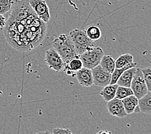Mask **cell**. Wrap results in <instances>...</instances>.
Here are the masks:
<instances>
[{
    "label": "cell",
    "mask_w": 151,
    "mask_h": 134,
    "mask_svg": "<svg viewBox=\"0 0 151 134\" xmlns=\"http://www.w3.org/2000/svg\"><path fill=\"white\" fill-rule=\"evenodd\" d=\"M5 27L9 44L25 52L41 45L47 30L46 23L36 15L28 0H17Z\"/></svg>",
    "instance_id": "6da1fadb"
},
{
    "label": "cell",
    "mask_w": 151,
    "mask_h": 134,
    "mask_svg": "<svg viewBox=\"0 0 151 134\" xmlns=\"http://www.w3.org/2000/svg\"><path fill=\"white\" fill-rule=\"evenodd\" d=\"M53 48L62 57L65 64L75 57H79L70 36L66 34H60L54 39Z\"/></svg>",
    "instance_id": "7a4b0ae2"
},
{
    "label": "cell",
    "mask_w": 151,
    "mask_h": 134,
    "mask_svg": "<svg viewBox=\"0 0 151 134\" xmlns=\"http://www.w3.org/2000/svg\"><path fill=\"white\" fill-rule=\"evenodd\" d=\"M68 35L73 42L78 55L95 46L94 41L89 38L85 30L81 28H75L70 32Z\"/></svg>",
    "instance_id": "3957f363"
},
{
    "label": "cell",
    "mask_w": 151,
    "mask_h": 134,
    "mask_svg": "<svg viewBox=\"0 0 151 134\" xmlns=\"http://www.w3.org/2000/svg\"><path fill=\"white\" fill-rule=\"evenodd\" d=\"M104 55L103 50L100 46H95L79 55L83 67L92 69L100 64V61Z\"/></svg>",
    "instance_id": "277c9868"
},
{
    "label": "cell",
    "mask_w": 151,
    "mask_h": 134,
    "mask_svg": "<svg viewBox=\"0 0 151 134\" xmlns=\"http://www.w3.org/2000/svg\"><path fill=\"white\" fill-rule=\"evenodd\" d=\"M130 88L132 90L133 94L138 99L141 98L149 91L140 68L136 67V70L133 76Z\"/></svg>",
    "instance_id": "5b68a950"
},
{
    "label": "cell",
    "mask_w": 151,
    "mask_h": 134,
    "mask_svg": "<svg viewBox=\"0 0 151 134\" xmlns=\"http://www.w3.org/2000/svg\"><path fill=\"white\" fill-rule=\"evenodd\" d=\"M45 61L50 69L54 70L56 72L63 70L64 67L65 66V63H64L62 57L53 47L46 50Z\"/></svg>",
    "instance_id": "8992f818"
},
{
    "label": "cell",
    "mask_w": 151,
    "mask_h": 134,
    "mask_svg": "<svg viewBox=\"0 0 151 134\" xmlns=\"http://www.w3.org/2000/svg\"><path fill=\"white\" fill-rule=\"evenodd\" d=\"M28 2L36 15L45 23H48L50 20V14L45 0H28Z\"/></svg>",
    "instance_id": "52a82bcc"
},
{
    "label": "cell",
    "mask_w": 151,
    "mask_h": 134,
    "mask_svg": "<svg viewBox=\"0 0 151 134\" xmlns=\"http://www.w3.org/2000/svg\"><path fill=\"white\" fill-rule=\"evenodd\" d=\"M93 84L99 86H105L110 84L111 73L107 72L102 68L100 64L91 69Z\"/></svg>",
    "instance_id": "ba28073f"
},
{
    "label": "cell",
    "mask_w": 151,
    "mask_h": 134,
    "mask_svg": "<svg viewBox=\"0 0 151 134\" xmlns=\"http://www.w3.org/2000/svg\"><path fill=\"white\" fill-rule=\"evenodd\" d=\"M107 108L109 113L113 116L119 118H124L127 115L126 112L125 110L122 101L116 98V97L107 102Z\"/></svg>",
    "instance_id": "9c48e42d"
},
{
    "label": "cell",
    "mask_w": 151,
    "mask_h": 134,
    "mask_svg": "<svg viewBox=\"0 0 151 134\" xmlns=\"http://www.w3.org/2000/svg\"><path fill=\"white\" fill-rule=\"evenodd\" d=\"M79 84L84 87H90L93 85V79L91 69L82 67L81 70L76 72L75 74Z\"/></svg>",
    "instance_id": "30bf717a"
},
{
    "label": "cell",
    "mask_w": 151,
    "mask_h": 134,
    "mask_svg": "<svg viewBox=\"0 0 151 134\" xmlns=\"http://www.w3.org/2000/svg\"><path fill=\"white\" fill-rule=\"evenodd\" d=\"M82 67H83V64L82 61L79 57H77L70 60L68 63H66L63 70L65 71L68 75L74 77L76 72L81 70Z\"/></svg>",
    "instance_id": "8fae6325"
},
{
    "label": "cell",
    "mask_w": 151,
    "mask_h": 134,
    "mask_svg": "<svg viewBox=\"0 0 151 134\" xmlns=\"http://www.w3.org/2000/svg\"><path fill=\"white\" fill-rule=\"evenodd\" d=\"M136 70V67H132L124 71L122 75L118 78L116 82V84L118 86H126V87H130L131 81L132 80L133 76Z\"/></svg>",
    "instance_id": "7c38bea8"
},
{
    "label": "cell",
    "mask_w": 151,
    "mask_h": 134,
    "mask_svg": "<svg viewBox=\"0 0 151 134\" xmlns=\"http://www.w3.org/2000/svg\"><path fill=\"white\" fill-rule=\"evenodd\" d=\"M138 106L140 112L151 114V91H148L145 95L138 99Z\"/></svg>",
    "instance_id": "4fadbf2b"
},
{
    "label": "cell",
    "mask_w": 151,
    "mask_h": 134,
    "mask_svg": "<svg viewBox=\"0 0 151 134\" xmlns=\"http://www.w3.org/2000/svg\"><path fill=\"white\" fill-rule=\"evenodd\" d=\"M124 104L125 110L127 115L134 113L135 108L138 104V99L134 95L129 96L122 100Z\"/></svg>",
    "instance_id": "5bb4252c"
},
{
    "label": "cell",
    "mask_w": 151,
    "mask_h": 134,
    "mask_svg": "<svg viewBox=\"0 0 151 134\" xmlns=\"http://www.w3.org/2000/svg\"><path fill=\"white\" fill-rule=\"evenodd\" d=\"M118 86L116 83V84H109L104 86V88L100 92V95L104 100L108 102L115 97Z\"/></svg>",
    "instance_id": "9a60e30c"
},
{
    "label": "cell",
    "mask_w": 151,
    "mask_h": 134,
    "mask_svg": "<svg viewBox=\"0 0 151 134\" xmlns=\"http://www.w3.org/2000/svg\"><path fill=\"white\" fill-rule=\"evenodd\" d=\"M99 64L103 69L110 73H112L115 69V60L109 55H104Z\"/></svg>",
    "instance_id": "2e32d148"
},
{
    "label": "cell",
    "mask_w": 151,
    "mask_h": 134,
    "mask_svg": "<svg viewBox=\"0 0 151 134\" xmlns=\"http://www.w3.org/2000/svg\"><path fill=\"white\" fill-rule=\"evenodd\" d=\"M136 65H137V63L134 62H132L127 65H125V66L123 67L115 68L114 71L111 73V79L110 84H116L118 78H120V76L124 71L129 69V68L136 67Z\"/></svg>",
    "instance_id": "e0dca14e"
},
{
    "label": "cell",
    "mask_w": 151,
    "mask_h": 134,
    "mask_svg": "<svg viewBox=\"0 0 151 134\" xmlns=\"http://www.w3.org/2000/svg\"><path fill=\"white\" fill-rule=\"evenodd\" d=\"M133 56L129 53L123 54L115 61V68H121L133 62Z\"/></svg>",
    "instance_id": "ac0fdd59"
},
{
    "label": "cell",
    "mask_w": 151,
    "mask_h": 134,
    "mask_svg": "<svg viewBox=\"0 0 151 134\" xmlns=\"http://www.w3.org/2000/svg\"><path fill=\"white\" fill-rule=\"evenodd\" d=\"M86 32L89 38L94 41L99 40L101 38V30L96 25H90V26H89L87 28Z\"/></svg>",
    "instance_id": "d6986e66"
},
{
    "label": "cell",
    "mask_w": 151,
    "mask_h": 134,
    "mask_svg": "<svg viewBox=\"0 0 151 134\" xmlns=\"http://www.w3.org/2000/svg\"><path fill=\"white\" fill-rule=\"evenodd\" d=\"M134 95L132 90L130 87H126L123 86H118L116 92V96L115 97L117 99L122 100L129 96Z\"/></svg>",
    "instance_id": "ffe728a7"
},
{
    "label": "cell",
    "mask_w": 151,
    "mask_h": 134,
    "mask_svg": "<svg viewBox=\"0 0 151 134\" xmlns=\"http://www.w3.org/2000/svg\"><path fill=\"white\" fill-rule=\"evenodd\" d=\"M13 0H0V14L4 15L11 9Z\"/></svg>",
    "instance_id": "44dd1931"
},
{
    "label": "cell",
    "mask_w": 151,
    "mask_h": 134,
    "mask_svg": "<svg viewBox=\"0 0 151 134\" xmlns=\"http://www.w3.org/2000/svg\"><path fill=\"white\" fill-rule=\"evenodd\" d=\"M141 70L147 86V89L149 91H151V68L150 67H147L141 68Z\"/></svg>",
    "instance_id": "7402d4cb"
},
{
    "label": "cell",
    "mask_w": 151,
    "mask_h": 134,
    "mask_svg": "<svg viewBox=\"0 0 151 134\" xmlns=\"http://www.w3.org/2000/svg\"><path fill=\"white\" fill-rule=\"evenodd\" d=\"M53 133L59 134V133H72V132L69 129H65L62 128H54L52 131Z\"/></svg>",
    "instance_id": "603a6c76"
},
{
    "label": "cell",
    "mask_w": 151,
    "mask_h": 134,
    "mask_svg": "<svg viewBox=\"0 0 151 134\" xmlns=\"http://www.w3.org/2000/svg\"><path fill=\"white\" fill-rule=\"evenodd\" d=\"M6 21L5 19V17L2 15V14H0V28H2L5 27Z\"/></svg>",
    "instance_id": "cb8c5ba5"
},
{
    "label": "cell",
    "mask_w": 151,
    "mask_h": 134,
    "mask_svg": "<svg viewBox=\"0 0 151 134\" xmlns=\"http://www.w3.org/2000/svg\"><path fill=\"white\" fill-rule=\"evenodd\" d=\"M111 133V132L109 131H105V130H104V131H101V132H98V133Z\"/></svg>",
    "instance_id": "d4e9b609"
}]
</instances>
